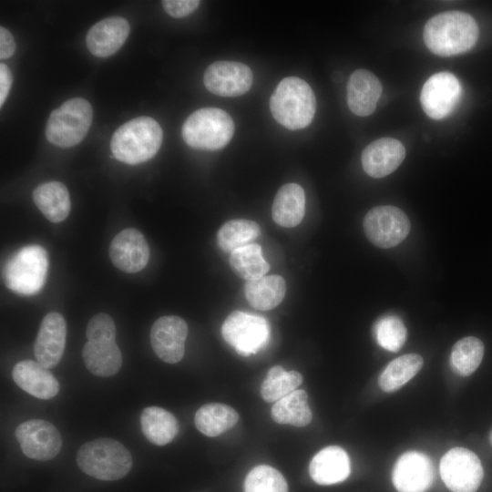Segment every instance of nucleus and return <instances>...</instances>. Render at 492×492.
I'll return each instance as SVG.
<instances>
[{
    "label": "nucleus",
    "mask_w": 492,
    "mask_h": 492,
    "mask_svg": "<svg viewBox=\"0 0 492 492\" xmlns=\"http://www.w3.org/2000/svg\"><path fill=\"white\" fill-rule=\"evenodd\" d=\"M483 342L474 336L458 340L450 354V365L460 376H468L480 365L484 355Z\"/></svg>",
    "instance_id": "473e14b6"
},
{
    "label": "nucleus",
    "mask_w": 492,
    "mask_h": 492,
    "mask_svg": "<svg viewBox=\"0 0 492 492\" xmlns=\"http://www.w3.org/2000/svg\"><path fill=\"white\" fill-rule=\"evenodd\" d=\"M272 418L281 425L302 427L313 418L304 390H295L274 403L271 410Z\"/></svg>",
    "instance_id": "cd10ccee"
},
{
    "label": "nucleus",
    "mask_w": 492,
    "mask_h": 492,
    "mask_svg": "<svg viewBox=\"0 0 492 492\" xmlns=\"http://www.w3.org/2000/svg\"><path fill=\"white\" fill-rule=\"evenodd\" d=\"M129 29L128 22L123 17L102 19L88 30L86 36L87 46L96 56H110L123 46Z\"/></svg>",
    "instance_id": "6ab92c4d"
},
{
    "label": "nucleus",
    "mask_w": 492,
    "mask_h": 492,
    "mask_svg": "<svg viewBox=\"0 0 492 492\" xmlns=\"http://www.w3.org/2000/svg\"><path fill=\"white\" fill-rule=\"evenodd\" d=\"M424 360L417 354H404L391 361L378 378L384 392H394L410 381L422 368Z\"/></svg>",
    "instance_id": "c756f323"
},
{
    "label": "nucleus",
    "mask_w": 492,
    "mask_h": 492,
    "mask_svg": "<svg viewBox=\"0 0 492 492\" xmlns=\"http://www.w3.org/2000/svg\"><path fill=\"white\" fill-rule=\"evenodd\" d=\"M351 471L347 453L338 446L320 450L311 460L310 476L319 485H333L345 480Z\"/></svg>",
    "instance_id": "4be33fe9"
},
{
    "label": "nucleus",
    "mask_w": 492,
    "mask_h": 492,
    "mask_svg": "<svg viewBox=\"0 0 492 492\" xmlns=\"http://www.w3.org/2000/svg\"><path fill=\"white\" fill-rule=\"evenodd\" d=\"M48 258L39 245H28L12 254L5 263L3 279L11 291L32 295L38 292L46 279Z\"/></svg>",
    "instance_id": "423d86ee"
},
{
    "label": "nucleus",
    "mask_w": 492,
    "mask_h": 492,
    "mask_svg": "<svg viewBox=\"0 0 492 492\" xmlns=\"http://www.w3.org/2000/svg\"><path fill=\"white\" fill-rule=\"evenodd\" d=\"M162 138V128L155 119L139 117L124 123L114 132L110 149L118 160L137 165L157 154Z\"/></svg>",
    "instance_id": "f03ea898"
},
{
    "label": "nucleus",
    "mask_w": 492,
    "mask_h": 492,
    "mask_svg": "<svg viewBox=\"0 0 492 492\" xmlns=\"http://www.w3.org/2000/svg\"><path fill=\"white\" fill-rule=\"evenodd\" d=\"M286 283L280 275H264L248 281L244 286L246 300L255 309L268 311L278 306L284 298Z\"/></svg>",
    "instance_id": "a878e982"
},
{
    "label": "nucleus",
    "mask_w": 492,
    "mask_h": 492,
    "mask_svg": "<svg viewBox=\"0 0 492 492\" xmlns=\"http://www.w3.org/2000/svg\"><path fill=\"white\" fill-rule=\"evenodd\" d=\"M187 335L186 322L181 317L167 315L154 322L149 337L157 356L168 364H176L183 358Z\"/></svg>",
    "instance_id": "4468645a"
},
{
    "label": "nucleus",
    "mask_w": 492,
    "mask_h": 492,
    "mask_svg": "<svg viewBox=\"0 0 492 492\" xmlns=\"http://www.w3.org/2000/svg\"><path fill=\"white\" fill-rule=\"evenodd\" d=\"M382 91V84L375 75L366 69H357L347 83V105L354 115L367 117L375 110Z\"/></svg>",
    "instance_id": "aec40b11"
},
{
    "label": "nucleus",
    "mask_w": 492,
    "mask_h": 492,
    "mask_svg": "<svg viewBox=\"0 0 492 492\" xmlns=\"http://www.w3.org/2000/svg\"><path fill=\"white\" fill-rule=\"evenodd\" d=\"M77 463L87 475L104 481L124 477L132 467L129 451L118 441L101 437L83 444Z\"/></svg>",
    "instance_id": "20e7f679"
},
{
    "label": "nucleus",
    "mask_w": 492,
    "mask_h": 492,
    "mask_svg": "<svg viewBox=\"0 0 492 492\" xmlns=\"http://www.w3.org/2000/svg\"><path fill=\"white\" fill-rule=\"evenodd\" d=\"M244 492H288V485L280 471L267 466L253 467L246 476Z\"/></svg>",
    "instance_id": "f704fd0d"
},
{
    "label": "nucleus",
    "mask_w": 492,
    "mask_h": 492,
    "mask_svg": "<svg viewBox=\"0 0 492 492\" xmlns=\"http://www.w3.org/2000/svg\"><path fill=\"white\" fill-rule=\"evenodd\" d=\"M367 239L376 247L388 249L401 243L410 231V220L399 208L390 205L371 209L364 218Z\"/></svg>",
    "instance_id": "1a4fd4ad"
},
{
    "label": "nucleus",
    "mask_w": 492,
    "mask_h": 492,
    "mask_svg": "<svg viewBox=\"0 0 492 492\" xmlns=\"http://www.w3.org/2000/svg\"><path fill=\"white\" fill-rule=\"evenodd\" d=\"M302 383V375L295 371H286L281 365L270 368L261 385V395L265 402L275 403L297 390Z\"/></svg>",
    "instance_id": "72a5a7b5"
},
{
    "label": "nucleus",
    "mask_w": 492,
    "mask_h": 492,
    "mask_svg": "<svg viewBox=\"0 0 492 492\" xmlns=\"http://www.w3.org/2000/svg\"><path fill=\"white\" fill-rule=\"evenodd\" d=\"M200 3L199 0H165L162 6L172 17L181 18L194 12Z\"/></svg>",
    "instance_id": "4c0bfd02"
},
{
    "label": "nucleus",
    "mask_w": 492,
    "mask_h": 492,
    "mask_svg": "<svg viewBox=\"0 0 492 492\" xmlns=\"http://www.w3.org/2000/svg\"><path fill=\"white\" fill-rule=\"evenodd\" d=\"M12 376L22 390L39 399H50L59 392V383L54 374L33 360L18 362L13 368Z\"/></svg>",
    "instance_id": "412c9836"
},
{
    "label": "nucleus",
    "mask_w": 492,
    "mask_h": 492,
    "mask_svg": "<svg viewBox=\"0 0 492 492\" xmlns=\"http://www.w3.org/2000/svg\"><path fill=\"white\" fill-rule=\"evenodd\" d=\"M239 420L234 408L220 403L200 406L195 414L194 423L203 435L214 437L231 428Z\"/></svg>",
    "instance_id": "c85d7f7f"
},
{
    "label": "nucleus",
    "mask_w": 492,
    "mask_h": 492,
    "mask_svg": "<svg viewBox=\"0 0 492 492\" xmlns=\"http://www.w3.org/2000/svg\"><path fill=\"white\" fill-rule=\"evenodd\" d=\"M15 50V42L11 33L4 26L0 27V58L12 56Z\"/></svg>",
    "instance_id": "58836bf2"
},
{
    "label": "nucleus",
    "mask_w": 492,
    "mask_h": 492,
    "mask_svg": "<svg viewBox=\"0 0 492 492\" xmlns=\"http://www.w3.org/2000/svg\"><path fill=\"white\" fill-rule=\"evenodd\" d=\"M461 92L460 82L455 75L447 71L436 73L422 87V108L429 118L442 119L456 107Z\"/></svg>",
    "instance_id": "9b49d317"
},
{
    "label": "nucleus",
    "mask_w": 492,
    "mask_h": 492,
    "mask_svg": "<svg viewBox=\"0 0 492 492\" xmlns=\"http://www.w3.org/2000/svg\"><path fill=\"white\" fill-rule=\"evenodd\" d=\"M141 430L152 444L165 446L171 442L179 432L176 417L164 408L149 406L140 415Z\"/></svg>",
    "instance_id": "bb28decb"
},
{
    "label": "nucleus",
    "mask_w": 492,
    "mask_h": 492,
    "mask_svg": "<svg viewBox=\"0 0 492 492\" xmlns=\"http://www.w3.org/2000/svg\"><path fill=\"white\" fill-rule=\"evenodd\" d=\"M440 475L446 487L453 492H476L484 473L482 464L474 452L454 447L443 456Z\"/></svg>",
    "instance_id": "9d476101"
},
{
    "label": "nucleus",
    "mask_w": 492,
    "mask_h": 492,
    "mask_svg": "<svg viewBox=\"0 0 492 492\" xmlns=\"http://www.w3.org/2000/svg\"><path fill=\"white\" fill-rule=\"evenodd\" d=\"M234 133L231 116L217 108H203L194 111L185 120L181 134L190 147L216 150L226 146Z\"/></svg>",
    "instance_id": "39448f33"
},
{
    "label": "nucleus",
    "mask_w": 492,
    "mask_h": 492,
    "mask_svg": "<svg viewBox=\"0 0 492 492\" xmlns=\"http://www.w3.org/2000/svg\"><path fill=\"white\" fill-rule=\"evenodd\" d=\"M86 334L90 342L115 341V323L108 314L97 313L89 320Z\"/></svg>",
    "instance_id": "e433bc0d"
},
{
    "label": "nucleus",
    "mask_w": 492,
    "mask_h": 492,
    "mask_svg": "<svg viewBox=\"0 0 492 492\" xmlns=\"http://www.w3.org/2000/svg\"><path fill=\"white\" fill-rule=\"evenodd\" d=\"M12 85V73L9 67L0 64V106L2 107L9 94Z\"/></svg>",
    "instance_id": "ea45409f"
},
{
    "label": "nucleus",
    "mask_w": 492,
    "mask_h": 492,
    "mask_svg": "<svg viewBox=\"0 0 492 492\" xmlns=\"http://www.w3.org/2000/svg\"><path fill=\"white\" fill-rule=\"evenodd\" d=\"M478 26L469 14L447 11L431 17L424 27L426 47L440 56H451L470 50L478 38Z\"/></svg>",
    "instance_id": "f257e3e1"
},
{
    "label": "nucleus",
    "mask_w": 492,
    "mask_h": 492,
    "mask_svg": "<svg viewBox=\"0 0 492 492\" xmlns=\"http://www.w3.org/2000/svg\"><path fill=\"white\" fill-rule=\"evenodd\" d=\"M33 200L51 222H61L69 214V193L67 187L59 181H49L37 186L33 191Z\"/></svg>",
    "instance_id": "393cba45"
},
{
    "label": "nucleus",
    "mask_w": 492,
    "mask_h": 492,
    "mask_svg": "<svg viewBox=\"0 0 492 492\" xmlns=\"http://www.w3.org/2000/svg\"><path fill=\"white\" fill-rule=\"evenodd\" d=\"M230 264L233 272L241 278L253 281L264 276L270 269L264 260L261 247L251 243L231 252Z\"/></svg>",
    "instance_id": "7c9ffc66"
},
{
    "label": "nucleus",
    "mask_w": 492,
    "mask_h": 492,
    "mask_svg": "<svg viewBox=\"0 0 492 492\" xmlns=\"http://www.w3.org/2000/svg\"><path fill=\"white\" fill-rule=\"evenodd\" d=\"M260 233V226L253 220H231L220 228L217 241L222 251L232 252L236 249L251 244Z\"/></svg>",
    "instance_id": "2f4dec72"
},
{
    "label": "nucleus",
    "mask_w": 492,
    "mask_h": 492,
    "mask_svg": "<svg viewBox=\"0 0 492 492\" xmlns=\"http://www.w3.org/2000/svg\"><path fill=\"white\" fill-rule=\"evenodd\" d=\"M82 357L87 369L102 377L116 374L122 364L121 352L115 341H87L82 349Z\"/></svg>",
    "instance_id": "b1692460"
},
{
    "label": "nucleus",
    "mask_w": 492,
    "mask_h": 492,
    "mask_svg": "<svg viewBox=\"0 0 492 492\" xmlns=\"http://www.w3.org/2000/svg\"><path fill=\"white\" fill-rule=\"evenodd\" d=\"M406 328L403 321L395 315L380 318L374 326V335L377 343L390 352H398L406 340Z\"/></svg>",
    "instance_id": "c9c22d12"
},
{
    "label": "nucleus",
    "mask_w": 492,
    "mask_h": 492,
    "mask_svg": "<svg viewBox=\"0 0 492 492\" xmlns=\"http://www.w3.org/2000/svg\"><path fill=\"white\" fill-rule=\"evenodd\" d=\"M270 332L265 318L241 311L231 313L221 326L224 340L242 356L263 349L269 343Z\"/></svg>",
    "instance_id": "6e6552de"
},
{
    "label": "nucleus",
    "mask_w": 492,
    "mask_h": 492,
    "mask_svg": "<svg viewBox=\"0 0 492 492\" xmlns=\"http://www.w3.org/2000/svg\"><path fill=\"white\" fill-rule=\"evenodd\" d=\"M433 480V464L425 454L418 451L401 455L392 471V481L398 492H425Z\"/></svg>",
    "instance_id": "2eb2a0df"
},
{
    "label": "nucleus",
    "mask_w": 492,
    "mask_h": 492,
    "mask_svg": "<svg viewBox=\"0 0 492 492\" xmlns=\"http://www.w3.org/2000/svg\"><path fill=\"white\" fill-rule=\"evenodd\" d=\"M489 439H490V443H491V445H492V431H491V433H490Z\"/></svg>",
    "instance_id": "a19ab883"
},
{
    "label": "nucleus",
    "mask_w": 492,
    "mask_h": 492,
    "mask_svg": "<svg viewBox=\"0 0 492 492\" xmlns=\"http://www.w3.org/2000/svg\"><path fill=\"white\" fill-rule=\"evenodd\" d=\"M305 212V195L303 189L296 183L282 186L273 200L272 206V220L285 228L297 226Z\"/></svg>",
    "instance_id": "5701e85b"
},
{
    "label": "nucleus",
    "mask_w": 492,
    "mask_h": 492,
    "mask_svg": "<svg viewBox=\"0 0 492 492\" xmlns=\"http://www.w3.org/2000/svg\"><path fill=\"white\" fill-rule=\"evenodd\" d=\"M92 116V108L87 100L75 97L65 101L48 118L46 139L60 148L78 144L89 130Z\"/></svg>",
    "instance_id": "0eeeda50"
},
{
    "label": "nucleus",
    "mask_w": 492,
    "mask_h": 492,
    "mask_svg": "<svg viewBox=\"0 0 492 492\" xmlns=\"http://www.w3.org/2000/svg\"><path fill=\"white\" fill-rule=\"evenodd\" d=\"M270 109L275 120L286 128H304L314 117L315 96L306 81L297 77H287L273 91Z\"/></svg>",
    "instance_id": "7ed1b4c3"
},
{
    "label": "nucleus",
    "mask_w": 492,
    "mask_h": 492,
    "mask_svg": "<svg viewBox=\"0 0 492 492\" xmlns=\"http://www.w3.org/2000/svg\"><path fill=\"white\" fill-rule=\"evenodd\" d=\"M251 68L241 62L217 61L210 64L203 77L206 88L220 97H238L252 85Z\"/></svg>",
    "instance_id": "ddd939ff"
},
{
    "label": "nucleus",
    "mask_w": 492,
    "mask_h": 492,
    "mask_svg": "<svg viewBox=\"0 0 492 492\" xmlns=\"http://www.w3.org/2000/svg\"><path fill=\"white\" fill-rule=\"evenodd\" d=\"M15 436L23 453L38 461L54 458L62 447V438L56 427L41 419L21 423L15 429Z\"/></svg>",
    "instance_id": "f8f14e48"
},
{
    "label": "nucleus",
    "mask_w": 492,
    "mask_h": 492,
    "mask_svg": "<svg viewBox=\"0 0 492 492\" xmlns=\"http://www.w3.org/2000/svg\"><path fill=\"white\" fill-rule=\"evenodd\" d=\"M67 323L56 312L47 313L42 320L34 343L36 361L50 369L60 362L66 345Z\"/></svg>",
    "instance_id": "f3484780"
},
{
    "label": "nucleus",
    "mask_w": 492,
    "mask_h": 492,
    "mask_svg": "<svg viewBox=\"0 0 492 492\" xmlns=\"http://www.w3.org/2000/svg\"><path fill=\"white\" fill-rule=\"evenodd\" d=\"M109 257L122 272L135 273L145 268L149 260V248L143 234L128 228L118 232L111 241Z\"/></svg>",
    "instance_id": "dca6fc26"
},
{
    "label": "nucleus",
    "mask_w": 492,
    "mask_h": 492,
    "mask_svg": "<svg viewBox=\"0 0 492 492\" xmlns=\"http://www.w3.org/2000/svg\"><path fill=\"white\" fill-rule=\"evenodd\" d=\"M405 157V149L399 140L381 138L364 148L362 152V165L367 175L380 179L394 172Z\"/></svg>",
    "instance_id": "a211bd4d"
}]
</instances>
